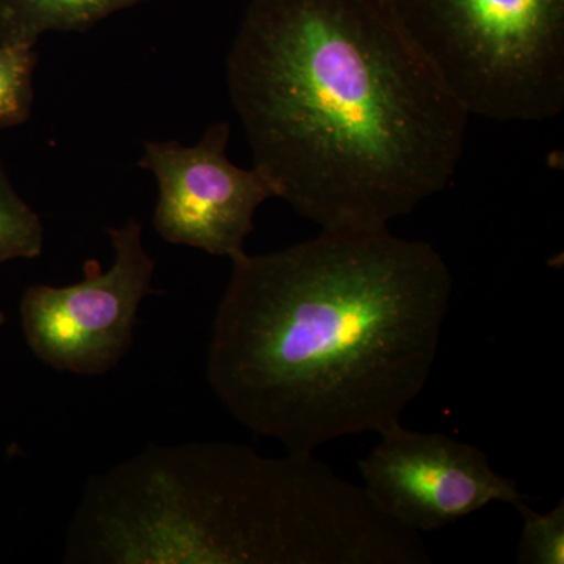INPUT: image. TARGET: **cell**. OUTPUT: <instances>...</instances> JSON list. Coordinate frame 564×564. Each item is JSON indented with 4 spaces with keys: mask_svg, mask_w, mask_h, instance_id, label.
Listing matches in <instances>:
<instances>
[{
    "mask_svg": "<svg viewBox=\"0 0 564 564\" xmlns=\"http://www.w3.org/2000/svg\"><path fill=\"white\" fill-rule=\"evenodd\" d=\"M254 166L322 231H383L444 192L469 115L386 0H251L226 66Z\"/></svg>",
    "mask_w": 564,
    "mask_h": 564,
    "instance_id": "cell-1",
    "label": "cell"
},
{
    "mask_svg": "<svg viewBox=\"0 0 564 564\" xmlns=\"http://www.w3.org/2000/svg\"><path fill=\"white\" fill-rule=\"evenodd\" d=\"M231 262L206 377L240 425L315 454L400 422L429 383L454 293L432 243L322 231Z\"/></svg>",
    "mask_w": 564,
    "mask_h": 564,
    "instance_id": "cell-2",
    "label": "cell"
},
{
    "mask_svg": "<svg viewBox=\"0 0 564 564\" xmlns=\"http://www.w3.org/2000/svg\"><path fill=\"white\" fill-rule=\"evenodd\" d=\"M74 564H430L362 486L315 454L150 445L91 475L66 532Z\"/></svg>",
    "mask_w": 564,
    "mask_h": 564,
    "instance_id": "cell-3",
    "label": "cell"
},
{
    "mask_svg": "<svg viewBox=\"0 0 564 564\" xmlns=\"http://www.w3.org/2000/svg\"><path fill=\"white\" fill-rule=\"evenodd\" d=\"M469 117L552 120L564 109V0H386Z\"/></svg>",
    "mask_w": 564,
    "mask_h": 564,
    "instance_id": "cell-4",
    "label": "cell"
},
{
    "mask_svg": "<svg viewBox=\"0 0 564 564\" xmlns=\"http://www.w3.org/2000/svg\"><path fill=\"white\" fill-rule=\"evenodd\" d=\"M113 262L90 259L79 282L32 285L21 300L25 343L39 361L57 372L98 377L131 350L141 303L154 293L155 261L143 243V226L129 220L107 229Z\"/></svg>",
    "mask_w": 564,
    "mask_h": 564,
    "instance_id": "cell-5",
    "label": "cell"
},
{
    "mask_svg": "<svg viewBox=\"0 0 564 564\" xmlns=\"http://www.w3.org/2000/svg\"><path fill=\"white\" fill-rule=\"evenodd\" d=\"M362 462V489L393 524L417 534L437 532L500 502L525 503L518 481L497 473L488 455L443 433L392 423Z\"/></svg>",
    "mask_w": 564,
    "mask_h": 564,
    "instance_id": "cell-6",
    "label": "cell"
},
{
    "mask_svg": "<svg viewBox=\"0 0 564 564\" xmlns=\"http://www.w3.org/2000/svg\"><path fill=\"white\" fill-rule=\"evenodd\" d=\"M229 137L228 122H215L193 147L148 141L140 166L158 180L152 225L159 236L234 261L247 252L256 212L278 198V188L258 166L240 169L229 161Z\"/></svg>",
    "mask_w": 564,
    "mask_h": 564,
    "instance_id": "cell-7",
    "label": "cell"
},
{
    "mask_svg": "<svg viewBox=\"0 0 564 564\" xmlns=\"http://www.w3.org/2000/svg\"><path fill=\"white\" fill-rule=\"evenodd\" d=\"M147 2L152 0H0V43L35 47L46 33L87 31Z\"/></svg>",
    "mask_w": 564,
    "mask_h": 564,
    "instance_id": "cell-8",
    "label": "cell"
},
{
    "mask_svg": "<svg viewBox=\"0 0 564 564\" xmlns=\"http://www.w3.org/2000/svg\"><path fill=\"white\" fill-rule=\"evenodd\" d=\"M43 250V221L14 191L0 161V265L39 258Z\"/></svg>",
    "mask_w": 564,
    "mask_h": 564,
    "instance_id": "cell-9",
    "label": "cell"
},
{
    "mask_svg": "<svg viewBox=\"0 0 564 564\" xmlns=\"http://www.w3.org/2000/svg\"><path fill=\"white\" fill-rule=\"evenodd\" d=\"M36 62L39 55L33 47L0 43V131L31 118Z\"/></svg>",
    "mask_w": 564,
    "mask_h": 564,
    "instance_id": "cell-10",
    "label": "cell"
},
{
    "mask_svg": "<svg viewBox=\"0 0 564 564\" xmlns=\"http://www.w3.org/2000/svg\"><path fill=\"white\" fill-rule=\"evenodd\" d=\"M524 519L516 562L519 564H564V499L549 513L540 514L524 503L518 508Z\"/></svg>",
    "mask_w": 564,
    "mask_h": 564,
    "instance_id": "cell-11",
    "label": "cell"
},
{
    "mask_svg": "<svg viewBox=\"0 0 564 564\" xmlns=\"http://www.w3.org/2000/svg\"><path fill=\"white\" fill-rule=\"evenodd\" d=\"M2 323H6V315L0 311V325H2Z\"/></svg>",
    "mask_w": 564,
    "mask_h": 564,
    "instance_id": "cell-12",
    "label": "cell"
}]
</instances>
